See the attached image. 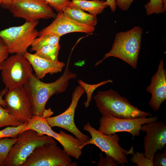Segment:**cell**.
<instances>
[{
	"label": "cell",
	"instance_id": "obj_1",
	"mask_svg": "<svg viewBox=\"0 0 166 166\" xmlns=\"http://www.w3.org/2000/svg\"><path fill=\"white\" fill-rule=\"evenodd\" d=\"M69 59L63 73L53 82H43L33 73L28 81L23 85L31 101L33 117L46 118L53 114L51 109H45L47 101L53 95L65 91L70 80L77 77L76 74L69 70Z\"/></svg>",
	"mask_w": 166,
	"mask_h": 166
},
{
	"label": "cell",
	"instance_id": "obj_2",
	"mask_svg": "<svg viewBox=\"0 0 166 166\" xmlns=\"http://www.w3.org/2000/svg\"><path fill=\"white\" fill-rule=\"evenodd\" d=\"M102 116L119 119H132L152 116L132 105L126 98L112 89L98 92L93 97Z\"/></svg>",
	"mask_w": 166,
	"mask_h": 166
},
{
	"label": "cell",
	"instance_id": "obj_3",
	"mask_svg": "<svg viewBox=\"0 0 166 166\" xmlns=\"http://www.w3.org/2000/svg\"><path fill=\"white\" fill-rule=\"evenodd\" d=\"M143 31L140 27L135 26L129 30L117 33L111 50L95 63V66L112 57L122 60L134 69L136 68Z\"/></svg>",
	"mask_w": 166,
	"mask_h": 166
},
{
	"label": "cell",
	"instance_id": "obj_4",
	"mask_svg": "<svg viewBox=\"0 0 166 166\" xmlns=\"http://www.w3.org/2000/svg\"><path fill=\"white\" fill-rule=\"evenodd\" d=\"M55 142L52 137L40 135L33 130H25L18 135L17 140L11 147L2 166H21L36 148Z\"/></svg>",
	"mask_w": 166,
	"mask_h": 166
},
{
	"label": "cell",
	"instance_id": "obj_5",
	"mask_svg": "<svg viewBox=\"0 0 166 166\" xmlns=\"http://www.w3.org/2000/svg\"><path fill=\"white\" fill-rule=\"evenodd\" d=\"M38 21L26 22L22 25L0 31L1 38L6 45L9 54H24L39 36L36 27Z\"/></svg>",
	"mask_w": 166,
	"mask_h": 166
},
{
	"label": "cell",
	"instance_id": "obj_6",
	"mask_svg": "<svg viewBox=\"0 0 166 166\" xmlns=\"http://www.w3.org/2000/svg\"><path fill=\"white\" fill-rule=\"evenodd\" d=\"M83 129L89 133L91 138L79 147L80 150L87 144H93L106 155L113 158L118 164L125 166V164H128L126 156L131 154L133 148L128 150L121 147L119 144L120 138L116 133L109 135L102 133L93 127L89 122L83 126Z\"/></svg>",
	"mask_w": 166,
	"mask_h": 166
},
{
	"label": "cell",
	"instance_id": "obj_7",
	"mask_svg": "<svg viewBox=\"0 0 166 166\" xmlns=\"http://www.w3.org/2000/svg\"><path fill=\"white\" fill-rule=\"evenodd\" d=\"M33 68L23 54H14L4 61L1 77L6 88L10 89L23 86L33 74Z\"/></svg>",
	"mask_w": 166,
	"mask_h": 166
},
{
	"label": "cell",
	"instance_id": "obj_8",
	"mask_svg": "<svg viewBox=\"0 0 166 166\" xmlns=\"http://www.w3.org/2000/svg\"><path fill=\"white\" fill-rule=\"evenodd\" d=\"M70 156L57 145L56 142L36 148L21 166H73Z\"/></svg>",
	"mask_w": 166,
	"mask_h": 166
},
{
	"label": "cell",
	"instance_id": "obj_9",
	"mask_svg": "<svg viewBox=\"0 0 166 166\" xmlns=\"http://www.w3.org/2000/svg\"><path fill=\"white\" fill-rule=\"evenodd\" d=\"M28 129L33 130L40 135H46L55 139L70 156L76 159H79L81 155V150L79 148L82 144L81 141L76 137L62 131L59 133L55 132L45 118L33 116L28 122L25 130Z\"/></svg>",
	"mask_w": 166,
	"mask_h": 166
},
{
	"label": "cell",
	"instance_id": "obj_10",
	"mask_svg": "<svg viewBox=\"0 0 166 166\" xmlns=\"http://www.w3.org/2000/svg\"><path fill=\"white\" fill-rule=\"evenodd\" d=\"M13 16L26 22L55 18L57 14L44 0H13L8 8Z\"/></svg>",
	"mask_w": 166,
	"mask_h": 166
},
{
	"label": "cell",
	"instance_id": "obj_11",
	"mask_svg": "<svg viewBox=\"0 0 166 166\" xmlns=\"http://www.w3.org/2000/svg\"><path fill=\"white\" fill-rule=\"evenodd\" d=\"M4 100L10 115L18 121L28 122L33 117L31 101L23 86L8 89Z\"/></svg>",
	"mask_w": 166,
	"mask_h": 166
},
{
	"label": "cell",
	"instance_id": "obj_12",
	"mask_svg": "<svg viewBox=\"0 0 166 166\" xmlns=\"http://www.w3.org/2000/svg\"><path fill=\"white\" fill-rule=\"evenodd\" d=\"M85 93L83 88L80 85H78L73 92L71 102L68 109L60 115L45 118L51 127H58L67 130L74 135L82 144L87 142L90 138L88 136L81 132L77 127L74 117L78 101Z\"/></svg>",
	"mask_w": 166,
	"mask_h": 166
},
{
	"label": "cell",
	"instance_id": "obj_13",
	"mask_svg": "<svg viewBox=\"0 0 166 166\" xmlns=\"http://www.w3.org/2000/svg\"><path fill=\"white\" fill-rule=\"evenodd\" d=\"M157 116L149 117H139L132 119H119L102 116L99 120L98 130L105 134H110L117 132H125L130 133L132 136L140 134L142 125L149 122L158 120Z\"/></svg>",
	"mask_w": 166,
	"mask_h": 166
},
{
	"label": "cell",
	"instance_id": "obj_14",
	"mask_svg": "<svg viewBox=\"0 0 166 166\" xmlns=\"http://www.w3.org/2000/svg\"><path fill=\"white\" fill-rule=\"evenodd\" d=\"M140 131L145 132L144 148L146 157L152 160L155 154L166 147V126L162 121H153L142 124Z\"/></svg>",
	"mask_w": 166,
	"mask_h": 166
},
{
	"label": "cell",
	"instance_id": "obj_15",
	"mask_svg": "<svg viewBox=\"0 0 166 166\" xmlns=\"http://www.w3.org/2000/svg\"><path fill=\"white\" fill-rule=\"evenodd\" d=\"M95 30L94 26L78 22L64 14L58 12L53 22L39 31V36L52 34L61 36L65 34L79 32L90 34Z\"/></svg>",
	"mask_w": 166,
	"mask_h": 166
},
{
	"label": "cell",
	"instance_id": "obj_16",
	"mask_svg": "<svg viewBox=\"0 0 166 166\" xmlns=\"http://www.w3.org/2000/svg\"><path fill=\"white\" fill-rule=\"evenodd\" d=\"M146 91L152 94L148 104L155 112L158 111L161 104L166 99V69L162 58L159 64L158 70L152 77L150 84Z\"/></svg>",
	"mask_w": 166,
	"mask_h": 166
},
{
	"label": "cell",
	"instance_id": "obj_17",
	"mask_svg": "<svg viewBox=\"0 0 166 166\" xmlns=\"http://www.w3.org/2000/svg\"><path fill=\"white\" fill-rule=\"evenodd\" d=\"M23 55L31 64L36 77L40 80L47 74L52 75L61 72L65 66L63 62L48 60L27 51Z\"/></svg>",
	"mask_w": 166,
	"mask_h": 166
},
{
	"label": "cell",
	"instance_id": "obj_18",
	"mask_svg": "<svg viewBox=\"0 0 166 166\" xmlns=\"http://www.w3.org/2000/svg\"><path fill=\"white\" fill-rule=\"evenodd\" d=\"M103 0H71L69 6L87 11L97 16L102 13L107 6Z\"/></svg>",
	"mask_w": 166,
	"mask_h": 166
},
{
	"label": "cell",
	"instance_id": "obj_19",
	"mask_svg": "<svg viewBox=\"0 0 166 166\" xmlns=\"http://www.w3.org/2000/svg\"><path fill=\"white\" fill-rule=\"evenodd\" d=\"M71 19L79 23L95 26L97 23L96 16L79 9L67 6L63 12Z\"/></svg>",
	"mask_w": 166,
	"mask_h": 166
},
{
	"label": "cell",
	"instance_id": "obj_20",
	"mask_svg": "<svg viewBox=\"0 0 166 166\" xmlns=\"http://www.w3.org/2000/svg\"><path fill=\"white\" fill-rule=\"evenodd\" d=\"M61 48L59 43L44 46L35 51L34 53L43 58L53 61H57L59 50Z\"/></svg>",
	"mask_w": 166,
	"mask_h": 166
},
{
	"label": "cell",
	"instance_id": "obj_21",
	"mask_svg": "<svg viewBox=\"0 0 166 166\" xmlns=\"http://www.w3.org/2000/svg\"><path fill=\"white\" fill-rule=\"evenodd\" d=\"M61 37L60 36L52 34L39 36L34 40L31 44L30 51L35 52L44 46L58 44L59 43Z\"/></svg>",
	"mask_w": 166,
	"mask_h": 166
},
{
	"label": "cell",
	"instance_id": "obj_22",
	"mask_svg": "<svg viewBox=\"0 0 166 166\" xmlns=\"http://www.w3.org/2000/svg\"><path fill=\"white\" fill-rule=\"evenodd\" d=\"M77 81L79 85H81L83 88L86 94L87 100L84 103L85 107L86 108H88L89 105L92 94L95 90L99 86L108 83H112L113 82L112 80L108 79L95 84L92 85L87 84L80 79L78 80Z\"/></svg>",
	"mask_w": 166,
	"mask_h": 166
},
{
	"label": "cell",
	"instance_id": "obj_23",
	"mask_svg": "<svg viewBox=\"0 0 166 166\" xmlns=\"http://www.w3.org/2000/svg\"><path fill=\"white\" fill-rule=\"evenodd\" d=\"M17 138H4L0 139V166L5 161L10 150L16 141Z\"/></svg>",
	"mask_w": 166,
	"mask_h": 166
},
{
	"label": "cell",
	"instance_id": "obj_24",
	"mask_svg": "<svg viewBox=\"0 0 166 166\" xmlns=\"http://www.w3.org/2000/svg\"><path fill=\"white\" fill-rule=\"evenodd\" d=\"M28 122L17 126H9L0 130V139L4 138H16L18 135L25 130Z\"/></svg>",
	"mask_w": 166,
	"mask_h": 166
},
{
	"label": "cell",
	"instance_id": "obj_25",
	"mask_svg": "<svg viewBox=\"0 0 166 166\" xmlns=\"http://www.w3.org/2000/svg\"><path fill=\"white\" fill-rule=\"evenodd\" d=\"M23 124L12 117L8 110L0 105V128L5 126H17Z\"/></svg>",
	"mask_w": 166,
	"mask_h": 166
},
{
	"label": "cell",
	"instance_id": "obj_26",
	"mask_svg": "<svg viewBox=\"0 0 166 166\" xmlns=\"http://www.w3.org/2000/svg\"><path fill=\"white\" fill-rule=\"evenodd\" d=\"M144 7L146 15L148 16L155 14H158L165 12L162 0H150Z\"/></svg>",
	"mask_w": 166,
	"mask_h": 166
},
{
	"label": "cell",
	"instance_id": "obj_27",
	"mask_svg": "<svg viewBox=\"0 0 166 166\" xmlns=\"http://www.w3.org/2000/svg\"><path fill=\"white\" fill-rule=\"evenodd\" d=\"M130 157L131 161L136 164V166H153L152 161L147 158L144 152H137L136 153L133 152Z\"/></svg>",
	"mask_w": 166,
	"mask_h": 166
},
{
	"label": "cell",
	"instance_id": "obj_28",
	"mask_svg": "<svg viewBox=\"0 0 166 166\" xmlns=\"http://www.w3.org/2000/svg\"><path fill=\"white\" fill-rule=\"evenodd\" d=\"M58 12H63L70 3L71 0H44Z\"/></svg>",
	"mask_w": 166,
	"mask_h": 166
},
{
	"label": "cell",
	"instance_id": "obj_29",
	"mask_svg": "<svg viewBox=\"0 0 166 166\" xmlns=\"http://www.w3.org/2000/svg\"><path fill=\"white\" fill-rule=\"evenodd\" d=\"M152 161L154 166H166V149H164L161 152H156L153 156Z\"/></svg>",
	"mask_w": 166,
	"mask_h": 166
},
{
	"label": "cell",
	"instance_id": "obj_30",
	"mask_svg": "<svg viewBox=\"0 0 166 166\" xmlns=\"http://www.w3.org/2000/svg\"><path fill=\"white\" fill-rule=\"evenodd\" d=\"M100 159L97 163L98 166H117L118 164L110 156L106 155L104 157L101 154L100 155Z\"/></svg>",
	"mask_w": 166,
	"mask_h": 166
},
{
	"label": "cell",
	"instance_id": "obj_31",
	"mask_svg": "<svg viewBox=\"0 0 166 166\" xmlns=\"http://www.w3.org/2000/svg\"><path fill=\"white\" fill-rule=\"evenodd\" d=\"M9 54L6 45L0 38V71L1 70L4 61L8 57Z\"/></svg>",
	"mask_w": 166,
	"mask_h": 166
},
{
	"label": "cell",
	"instance_id": "obj_32",
	"mask_svg": "<svg viewBox=\"0 0 166 166\" xmlns=\"http://www.w3.org/2000/svg\"><path fill=\"white\" fill-rule=\"evenodd\" d=\"M134 0H116V4L123 11L127 10Z\"/></svg>",
	"mask_w": 166,
	"mask_h": 166
},
{
	"label": "cell",
	"instance_id": "obj_33",
	"mask_svg": "<svg viewBox=\"0 0 166 166\" xmlns=\"http://www.w3.org/2000/svg\"><path fill=\"white\" fill-rule=\"evenodd\" d=\"M105 4L109 7L112 12H114L116 11L117 7L116 0H106Z\"/></svg>",
	"mask_w": 166,
	"mask_h": 166
},
{
	"label": "cell",
	"instance_id": "obj_34",
	"mask_svg": "<svg viewBox=\"0 0 166 166\" xmlns=\"http://www.w3.org/2000/svg\"><path fill=\"white\" fill-rule=\"evenodd\" d=\"M8 89L5 88L0 92V105L5 109L6 108V105L4 99H3V97L8 91Z\"/></svg>",
	"mask_w": 166,
	"mask_h": 166
},
{
	"label": "cell",
	"instance_id": "obj_35",
	"mask_svg": "<svg viewBox=\"0 0 166 166\" xmlns=\"http://www.w3.org/2000/svg\"><path fill=\"white\" fill-rule=\"evenodd\" d=\"M12 1L13 0H2L1 6L4 9H8Z\"/></svg>",
	"mask_w": 166,
	"mask_h": 166
},
{
	"label": "cell",
	"instance_id": "obj_36",
	"mask_svg": "<svg viewBox=\"0 0 166 166\" xmlns=\"http://www.w3.org/2000/svg\"><path fill=\"white\" fill-rule=\"evenodd\" d=\"M162 2L165 12L166 11V0H162Z\"/></svg>",
	"mask_w": 166,
	"mask_h": 166
},
{
	"label": "cell",
	"instance_id": "obj_37",
	"mask_svg": "<svg viewBox=\"0 0 166 166\" xmlns=\"http://www.w3.org/2000/svg\"><path fill=\"white\" fill-rule=\"evenodd\" d=\"M2 3V0H0V7L1 6V4Z\"/></svg>",
	"mask_w": 166,
	"mask_h": 166
}]
</instances>
